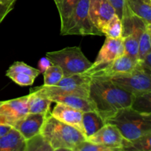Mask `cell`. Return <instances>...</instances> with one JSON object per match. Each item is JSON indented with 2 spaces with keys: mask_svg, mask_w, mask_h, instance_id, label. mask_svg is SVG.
I'll return each mask as SVG.
<instances>
[{
  "mask_svg": "<svg viewBox=\"0 0 151 151\" xmlns=\"http://www.w3.org/2000/svg\"><path fill=\"white\" fill-rule=\"evenodd\" d=\"M133 99L134 96L115 85L110 80L91 78L88 100L106 122L119 110L131 107Z\"/></svg>",
  "mask_w": 151,
  "mask_h": 151,
  "instance_id": "6da1fadb",
  "label": "cell"
},
{
  "mask_svg": "<svg viewBox=\"0 0 151 151\" xmlns=\"http://www.w3.org/2000/svg\"><path fill=\"white\" fill-rule=\"evenodd\" d=\"M116 127L126 140H134L151 134V114L140 113L131 107L118 111L106 120V124Z\"/></svg>",
  "mask_w": 151,
  "mask_h": 151,
  "instance_id": "7a4b0ae2",
  "label": "cell"
},
{
  "mask_svg": "<svg viewBox=\"0 0 151 151\" xmlns=\"http://www.w3.org/2000/svg\"><path fill=\"white\" fill-rule=\"evenodd\" d=\"M40 134L53 149H73L80 142L86 140L81 131L56 119L50 113L46 116Z\"/></svg>",
  "mask_w": 151,
  "mask_h": 151,
  "instance_id": "3957f363",
  "label": "cell"
},
{
  "mask_svg": "<svg viewBox=\"0 0 151 151\" xmlns=\"http://www.w3.org/2000/svg\"><path fill=\"white\" fill-rule=\"evenodd\" d=\"M46 57L61 69L63 77L84 73L92 65L80 47H68L58 51L48 52Z\"/></svg>",
  "mask_w": 151,
  "mask_h": 151,
  "instance_id": "277c9868",
  "label": "cell"
},
{
  "mask_svg": "<svg viewBox=\"0 0 151 151\" xmlns=\"http://www.w3.org/2000/svg\"><path fill=\"white\" fill-rule=\"evenodd\" d=\"M90 0H79L75 6L66 29L62 35H103L91 22L89 17Z\"/></svg>",
  "mask_w": 151,
  "mask_h": 151,
  "instance_id": "5b68a950",
  "label": "cell"
},
{
  "mask_svg": "<svg viewBox=\"0 0 151 151\" xmlns=\"http://www.w3.org/2000/svg\"><path fill=\"white\" fill-rule=\"evenodd\" d=\"M109 80L134 97L151 92V75L137 68Z\"/></svg>",
  "mask_w": 151,
  "mask_h": 151,
  "instance_id": "8992f818",
  "label": "cell"
},
{
  "mask_svg": "<svg viewBox=\"0 0 151 151\" xmlns=\"http://www.w3.org/2000/svg\"><path fill=\"white\" fill-rule=\"evenodd\" d=\"M136 60L124 54L108 64L97 69H88L83 74L94 79L109 80L117 75L131 72L136 68Z\"/></svg>",
  "mask_w": 151,
  "mask_h": 151,
  "instance_id": "52a82bcc",
  "label": "cell"
},
{
  "mask_svg": "<svg viewBox=\"0 0 151 151\" xmlns=\"http://www.w3.org/2000/svg\"><path fill=\"white\" fill-rule=\"evenodd\" d=\"M27 95L0 101V124L13 126L18 120L28 114Z\"/></svg>",
  "mask_w": 151,
  "mask_h": 151,
  "instance_id": "ba28073f",
  "label": "cell"
},
{
  "mask_svg": "<svg viewBox=\"0 0 151 151\" xmlns=\"http://www.w3.org/2000/svg\"><path fill=\"white\" fill-rule=\"evenodd\" d=\"M125 54L123 38H110L106 37L95 61L88 69H94L114 61Z\"/></svg>",
  "mask_w": 151,
  "mask_h": 151,
  "instance_id": "9c48e42d",
  "label": "cell"
},
{
  "mask_svg": "<svg viewBox=\"0 0 151 151\" xmlns=\"http://www.w3.org/2000/svg\"><path fill=\"white\" fill-rule=\"evenodd\" d=\"M114 15V8L108 0H90V19L93 26L101 33L105 25Z\"/></svg>",
  "mask_w": 151,
  "mask_h": 151,
  "instance_id": "30bf717a",
  "label": "cell"
},
{
  "mask_svg": "<svg viewBox=\"0 0 151 151\" xmlns=\"http://www.w3.org/2000/svg\"><path fill=\"white\" fill-rule=\"evenodd\" d=\"M48 114H29L18 120L12 128L18 131L26 140L40 134L41 128Z\"/></svg>",
  "mask_w": 151,
  "mask_h": 151,
  "instance_id": "8fae6325",
  "label": "cell"
},
{
  "mask_svg": "<svg viewBox=\"0 0 151 151\" xmlns=\"http://www.w3.org/2000/svg\"><path fill=\"white\" fill-rule=\"evenodd\" d=\"M86 140L90 142L108 147H122L125 139L116 126L107 123L97 132L87 138Z\"/></svg>",
  "mask_w": 151,
  "mask_h": 151,
  "instance_id": "7c38bea8",
  "label": "cell"
},
{
  "mask_svg": "<svg viewBox=\"0 0 151 151\" xmlns=\"http://www.w3.org/2000/svg\"><path fill=\"white\" fill-rule=\"evenodd\" d=\"M83 111L61 103H56L50 114L58 120L76 128L83 134L82 117Z\"/></svg>",
  "mask_w": 151,
  "mask_h": 151,
  "instance_id": "4fadbf2b",
  "label": "cell"
},
{
  "mask_svg": "<svg viewBox=\"0 0 151 151\" xmlns=\"http://www.w3.org/2000/svg\"><path fill=\"white\" fill-rule=\"evenodd\" d=\"M147 24H150L145 23L144 21L134 15L132 30L129 35L123 38L125 54L128 55L136 61L138 60V49L140 36Z\"/></svg>",
  "mask_w": 151,
  "mask_h": 151,
  "instance_id": "5bb4252c",
  "label": "cell"
},
{
  "mask_svg": "<svg viewBox=\"0 0 151 151\" xmlns=\"http://www.w3.org/2000/svg\"><path fill=\"white\" fill-rule=\"evenodd\" d=\"M36 92V91H35ZM38 93V92H37ZM39 94V93H38ZM41 94L44 97L50 99L52 103H61L70 107L81 110L82 111H95L92 103L88 99L83 97H76L72 95H58V94Z\"/></svg>",
  "mask_w": 151,
  "mask_h": 151,
  "instance_id": "9a60e30c",
  "label": "cell"
},
{
  "mask_svg": "<svg viewBox=\"0 0 151 151\" xmlns=\"http://www.w3.org/2000/svg\"><path fill=\"white\" fill-rule=\"evenodd\" d=\"M82 125L83 135L87 139L104 127L106 122L97 111H88L83 113Z\"/></svg>",
  "mask_w": 151,
  "mask_h": 151,
  "instance_id": "2e32d148",
  "label": "cell"
},
{
  "mask_svg": "<svg viewBox=\"0 0 151 151\" xmlns=\"http://www.w3.org/2000/svg\"><path fill=\"white\" fill-rule=\"evenodd\" d=\"M26 145L27 140L13 128L0 138V151H25Z\"/></svg>",
  "mask_w": 151,
  "mask_h": 151,
  "instance_id": "e0dca14e",
  "label": "cell"
},
{
  "mask_svg": "<svg viewBox=\"0 0 151 151\" xmlns=\"http://www.w3.org/2000/svg\"><path fill=\"white\" fill-rule=\"evenodd\" d=\"M52 102L47 97L38 94L35 91H31L27 95L28 113L44 114H49L50 113V106Z\"/></svg>",
  "mask_w": 151,
  "mask_h": 151,
  "instance_id": "ac0fdd59",
  "label": "cell"
},
{
  "mask_svg": "<svg viewBox=\"0 0 151 151\" xmlns=\"http://www.w3.org/2000/svg\"><path fill=\"white\" fill-rule=\"evenodd\" d=\"M126 2L136 16L151 24V0H126Z\"/></svg>",
  "mask_w": 151,
  "mask_h": 151,
  "instance_id": "d6986e66",
  "label": "cell"
},
{
  "mask_svg": "<svg viewBox=\"0 0 151 151\" xmlns=\"http://www.w3.org/2000/svg\"><path fill=\"white\" fill-rule=\"evenodd\" d=\"M151 134H146L134 140L125 139L123 151H151Z\"/></svg>",
  "mask_w": 151,
  "mask_h": 151,
  "instance_id": "ffe728a7",
  "label": "cell"
},
{
  "mask_svg": "<svg viewBox=\"0 0 151 151\" xmlns=\"http://www.w3.org/2000/svg\"><path fill=\"white\" fill-rule=\"evenodd\" d=\"M103 35L110 38H122V25L117 15H114L102 29Z\"/></svg>",
  "mask_w": 151,
  "mask_h": 151,
  "instance_id": "44dd1931",
  "label": "cell"
},
{
  "mask_svg": "<svg viewBox=\"0 0 151 151\" xmlns=\"http://www.w3.org/2000/svg\"><path fill=\"white\" fill-rule=\"evenodd\" d=\"M79 0H62L61 7L59 12L60 18V34H63L69 22L75 6Z\"/></svg>",
  "mask_w": 151,
  "mask_h": 151,
  "instance_id": "7402d4cb",
  "label": "cell"
},
{
  "mask_svg": "<svg viewBox=\"0 0 151 151\" xmlns=\"http://www.w3.org/2000/svg\"><path fill=\"white\" fill-rule=\"evenodd\" d=\"M151 52V24H147L141 34L139 42L138 60Z\"/></svg>",
  "mask_w": 151,
  "mask_h": 151,
  "instance_id": "603a6c76",
  "label": "cell"
},
{
  "mask_svg": "<svg viewBox=\"0 0 151 151\" xmlns=\"http://www.w3.org/2000/svg\"><path fill=\"white\" fill-rule=\"evenodd\" d=\"M44 86H52L60 82L63 78L61 69L57 65H52L43 73Z\"/></svg>",
  "mask_w": 151,
  "mask_h": 151,
  "instance_id": "cb8c5ba5",
  "label": "cell"
},
{
  "mask_svg": "<svg viewBox=\"0 0 151 151\" xmlns=\"http://www.w3.org/2000/svg\"><path fill=\"white\" fill-rule=\"evenodd\" d=\"M151 92L135 96L133 99L131 107L134 110L144 114H151Z\"/></svg>",
  "mask_w": 151,
  "mask_h": 151,
  "instance_id": "d4e9b609",
  "label": "cell"
},
{
  "mask_svg": "<svg viewBox=\"0 0 151 151\" xmlns=\"http://www.w3.org/2000/svg\"><path fill=\"white\" fill-rule=\"evenodd\" d=\"M53 150L54 149L41 134L27 140L25 151H53Z\"/></svg>",
  "mask_w": 151,
  "mask_h": 151,
  "instance_id": "484cf974",
  "label": "cell"
},
{
  "mask_svg": "<svg viewBox=\"0 0 151 151\" xmlns=\"http://www.w3.org/2000/svg\"><path fill=\"white\" fill-rule=\"evenodd\" d=\"M73 151H123L122 147H112L102 145L95 144L85 140L77 145Z\"/></svg>",
  "mask_w": 151,
  "mask_h": 151,
  "instance_id": "4316f807",
  "label": "cell"
},
{
  "mask_svg": "<svg viewBox=\"0 0 151 151\" xmlns=\"http://www.w3.org/2000/svg\"><path fill=\"white\" fill-rule=\"evenodd\" d=\"M16 72H20V73L27 74V75H31L36 78L40 75V72L38 69L32 67L23 61H16L14 62L8 69L7 70L5 74L16 73Z\"/></svg>",
  "mask_w": 151,
  "mask_h": 151,
  "instance_id": "83f0119b",
  "label": "cell"
},
{
  "mask_svg": "<svg viewBox=\"0 0 151 151\" xmlns=\"http://www.w3.org/2000/svg\"><path fill=\"white\" fill-rule=\"evenodd\" d=\"M7 78L13 81L15 83L18 84L21 86H32L35 82V78L31 75H27V74L20 73V72H16V73L5 74Z\"/></svg>",
  "mask_w": 151,
  "mask_h": 151,
  "instance_id": "f1b7e54d",
  "label": "cell"
},
{
  "mask_svg": "<svg viewBox=\"0 0 151 151\" xmlns=\"http://www.w3.org/2000/svg\"><path fill=\"white\" fill-rule=\"evenodd\" d=\"M136 68L151 75V52L142 58L137 60Z\"/></svg>",
  "mask_w": 151,
  "mask_h": 151,
  "instance_id": "f546056e",
  "label": "cell"
},
{
  "mask_svg": "<svg viewBox=\"0 0 151 151\" xmlns=\"http://www.w3.org/2000/svg\"><path fill=\"white\" fill-rule=\"evenodd\" d=\"M108 1L113 6L118 17L120 19V20H122L125 0H108Z\"/></svg>",
  "mask_w": 151,
  "mask_h": 151,
  "instance_id": "4dcf8cb0",
  "label": "cell"
},
{
  "mask_svg": "<svg viewBox=\"0 0 151 151\" xmlns=\"http://www.w3.org/2000/svg\"><path fill=\"white\" fill-rule=\"evenodd\" d=\"M52 65H53V63H52L51 60L45 56V57L41 58L38 61V69L39 70L40 73L43 74Z\"/></svg>",
  "mask_w": 151,
  "mask_h": 151,
  "instance_id": "1f68e13d",
  "label": "cell"
},
{
  "mask_svg": "<svg viewBox=\"0 0 151 151\" xmlns=\"http://www.w3.org/2000/svg\"><path fill=\"white\" fill-rule=\"evenodd\" d=\"M10 11L11 10H10L7 6L4 5L1 0H0V24L3 22V20L5 19L6 16Z\"/></svg>",
  "mask_w": 151,
  "mask_h": 151,
  "instance_id": "d6a6232c",
  "label": "cell"
},
{
  "mask_svg": "<svg viewBox=\"0 0 151 151\" xmlns=\"http://www.w3.org/2000/svg\"><path fill=\"white\" fill-rule=\"evenodd\" d=\"M12 129V127L10 125H1L0 124V138L4 137L5 134H7L10 130Z\"/></svg>",
  "mask_w": 151,
  "mask_h": 151,
  "instance_id": "836d02e7",
  "label": "cell"
},
{
  "mask_svg": "<svg viewBox=\"0 0 151 151\" xmlns=\"http://www.w3.org/2000/svg\"><path fill=\"white\" fill-rule=\"evenodd\" d=\"M1 1H2L4 5L7 6L10 10H12L13 9L16 0H1Z\"/></svg>",
  "mask_w": 151,
  "mask_h": 151,
  "instance_id": "e575fe53",
  "label": "cell"
},
{
  "mask_svg": "<svg viewBox=\"0 0 151 151\" xmlns=\"http://www.w3.org/2000/svg\"><path fill=\"white\" fill-rule=\"evenodd\" d=\"M55 3V5L57 7L58 10V13L60 12V7H61V3H62V0H54Z\"/></svg>",
  "mask_w": 151,
  "mask_h": 151,
  "instance_id": "d590c367",
  "label": "cell"
},
{
  "mask_svg": "<svg viewBox=\"0 0 151 151\" xmlns=\"http://www.w3.org/2000/svg\"><path fill=\"white\" fill-rule=\"evenodd\" d=\"M53 151H73L72 149H69V148H57V149H54Z\"/></svg>",
  "mask_w": 151,
  "mask_h": 151,
  "instance_id": "8d00e7d4",
  "label": "cell"
}]
</instances>
